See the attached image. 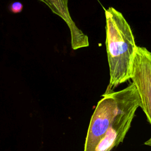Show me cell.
Returning a JSON list of instances; mask_svg holds the SVG:
<instances>
[{"instance_id":"1","label":"cell","mask_w":151,"mask_h":151,"mask_svg":"<svg viewBox=\"0 0 151 151\" xmlns=\"http://www.w3.org/2000/svg\"><path fill=\"white\" fill-rule=\"evenodd\" d=\"M106 45L110 72L105 93L130 80L132 63L137 45L131 27L123 14L113 7L104 9Z\"/></svg>"},{"instance_id":"2","label":"cell","mask_w":151,"mask_h":151,"mask_svg":"<svg viewBox=\"0 0 151 151\" xmlns=\"http://www.w3.org/2000/svg\"><path fill=\"white\" fill-rule=\"evenodd\" d=\"M120 90L104 93L91 116L84 151H96L116 114Z\"/></svg>"},{"instance_id":"3","label":"cell","mask_w":151,"mask_h":151,"mask_svg":"<svg viewBox=\"0 0 151 151\" xmlns=\"http://www.w3.org/2000/svg\"><path fill=\"white\" fill-rule=\"evenodd\" d=\"M130 80L137 90L140 107L151 126V52L145 47L137 46L135 50ZM144 144L151 146V136Z\"/></svg>"},{"instance_id":"4","label":"cell","mask_w":151,"mask_h":151,"mask_svg":"<svg viewBox=\"0 0 151 151\" xmlns=\"http://www.w3.org/2000/svg\"><path fill=\"white\" fill-rule=\"evenodd\" d=\"M46 4L52 13L59 16L67 25L71 37V45L73 50L87 47L89 45L88 38L78 27L71 18L68 2V0H40Z\"/></svg>"},{"instance_id":"5","label":"cell","mask_w":151,"mask_h":151,"mask_svg":"<svg viewBox=\"0 0 151 151\" xmlns=\"http://www.w3.org/2000/svg\"><path fill=\"white\" fill-rule=\"evenodd\" d=\"M9 10L14 14L19 13L22 11L23 9V5L21 2L19 1H15L11 3L8 6Z\"/></svg>"}]
</instances>
